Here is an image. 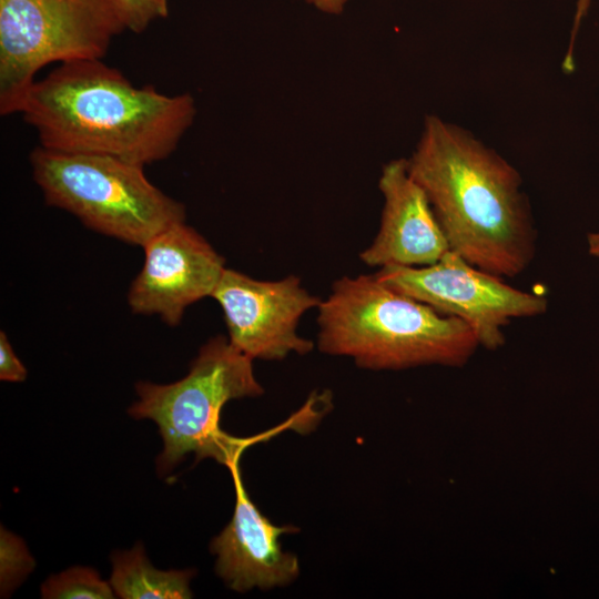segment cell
Masks as SVG:
<instances>
[{"mask_svg": "<svg viewBox=\"0 0 599 599\" xmlns=\"http://www.w3.org/2000/svg\"><path fill=\"white\" fill-rule=\"evenodd\" d=\"M407 165L450 251L502 278L527 270L537 231L511 164L466 130L430 115Z\"/></svg>", "mask_w": 599, "mask_h": 599, "instance_id": "cell-1", "label": "cell"}, {"mask_svg": "<svg viewBox=\"0 0 599 599\" xmlns=\"http://www.w3.org/2000/svg\"><path fill=\"white\" fill-rule=\"evenodd\" d=\"M19 113L42 148L145 166L175 151L196 108L189 93L135 87L102 59H89L60 63L35 80Z\"/></svg>", "mask_w": 599, "mask_h": 599, "instance_id": "cell-2", "label": "cell"}, {"mask_svg": "<svg viewBox=\"0 0 599 599\" xmlns=\"http://www.w3.org/2000/svg\"><path fill=\"white\" fill-rule=\"evenodd\" d=\"M317 347L363 368L461 366L479 347L461 319L382 283L375 274L336 280L317 307Z\"/></svg>", "mask_w": 599, "mask_h": 599, "instance_id": "cell-3", "label": "cell"}, {"mask_svg": "<svg viewBox=\"0 0 599 599\" xmlns=\"http://www.w3.org/2000/svg\"><path fill=\"white\" fill-rule=\"evenodd\" d=\"M135 392L138 399L128 413L158 425L163 440L156 459L161 476L170 474L190 453L195 454L196 461L210 457L227 466L265 437L237 438L220 427L227 402L264 393L253 359L226 336L216 335L202 345L183 378L164 385L138 382Z\"/></svg>", "mask_w": 599, "mask_h": 599, "instance_id": "cell-4", "label": "cell"}, {"mask_svg": "<svg viewBox=\"0 0 599 599\" xmlns=\"http://www.w3.org/2000/svg\"><path fill=\"white\" fill-rule=\"evenodd\" d=\"M32 175L47 204L100 234L143 247L185 222L184 205L149 181L144 165L113 156L34 149Z\"/></svg>", "mask_w": 599, "mask_h": 599, "instance_id": "cell-5", "label": "cell"}, {"mask_svg": "<svg viewBox=\"0 0 599 599\" xmlns=\"http://www.w3.org/2000/svg\"><path fill=\"white\" fill-rule=\"evenodd\" d=\"M123 30L109 0H0V113H19L44 65L102 59Z\"/></svg>", "mask_w": 599, "mask_h": 599, "instance_id": "cell-6", "label": "cell"}, {"mask_svg": "<svg viewBox=\"0 0 599 599\" xmlns=\"http://www.w3.org/2000/svg\"><path fill=\"white\" fill-rule=\"evenodd\" d=\"M375 276L390 288L461 319L473 329L479 346L488 349L505 344L504 328L514 319L542 315L548 309L545 296L516 288L453 251L432 265L386 266Z\"/></svg>", "mask_w": 599, "mask_h": 599, "instance_id": "cell-7", "label": "cell"}, {"mask_svg": "<svg viewBox=\"0 0 599 599\" xmlns=\"http://www.w3.org/2000/svg\"><path fill=\"white\" fill-rule=\"evenodd\" d=\"M211 297L223 312L230 343L252 359L281 361L313 351L314 342L302 337L297 327L322 300L298 276L262 281L225 268Z\"/></svg>", "mask_w": 599, "mask_h": 599, "instance_id": "cell-8", "label": "cell"}, {"mask_svg": "<svg viewBox=\"0 0 599 599\" xmlns=\"http://www.w3.org/2000/svg\"><path fill=\"white\" fill-rule=\"evenodd\" d=\"M144 263L130 285L128 304L135 314L158 315L177 326L185 309L211 297L225 267L224 257L192 226L176 223L144 246Z\"/></svg>", "mask_w": 599, "mask_h": 599, "instance_id": "cell-9", "label": "cell"}, {"mask_svg": "<svg viewBox=\"0 0 599 599\" xmlns=\"http://www.w3.org/2000/svg\"><path fill=\"white\" fill-rule=\"evenodd\" d=\"M226 467L234 483L235 506L231 521L210 545L217 576L238 592L287 586L300 575V562L283 551L280 537L297 528L275 526L258 510L242 481L240 457Z\"/></svg>", "mask_w": 599, "mask_h": 599, "instance_id": "cell-10", "label": "cell"}, {"mask_svg": "<svg viewBox=\"0 0 599 599\" xmlns=\"http://www.w3.org/2000/svg\"><path fill=\"white\" fill-rule=\"evenodd\" d=\"M378 187L384 197L380 224L359 258L370 267H420L437 263L449 244L424 190L408 172L407 159L383 166Z\"/></svg>", "mask_w": 599, "mask_h": 599, "instance_id": "cell-11", "label": "cell"}, {"mask_svg": "<svg viewBox=\"0 0 599 599\" xmlns=\"http://www.w3.org/2000/svg\"><path fill=\"white\" fill-rule=\"evenodd\" d=\"M192 569L160 570L148 559L143 545L112 555L110 585L122 599H187Z\"/></svg>", "mask_w": 599, "mask_h": 599, "instance_id": "cell-12", "label": "cell"}, {"mask_svg": "<svg viewBox=\"0 0 599 599\" xmlns=\"http://www.w3.org/2000/svg\"><path fill=\"white\" fill-rule=\"evenodd\" d=\"M114 595L110 582L88 567L69 568L41 586V597L45 599H112Z\"/></svg>", "mask_w": 599, "mask_h": 599, "instance_id": "cell-13", "label": "cell"}, {"mask_svg": "<svg viewBox=\"0 0 599 599\" xmlns=\"http://www.w3.org/2000/svg\"><path fill=\"white\" fill-rule=\"evenodd\" d=\"M34 560L23 541L1 527L0 586L1 597H8L32 571Z\"/></svg>", "mask_w": 599, "mask_h": 599, "instance_id": "cell-14", "label": "cell"}, {"mask_svg": "<svg viewBox=\"0 0 599 599\" xmlns=\"http://www.w3.org/2000/svg\"><path fill=\"white\" fill-rule=\"evenodd\" d=\"M124 29L143 32L154 20L167 16V0H109Z\"/></svg>", "mask_w": 599, "mask_h": 599, "instance_id": "cell-15", "label": "cell"}, {"mask_svg": "<svg viewBox=\"0 0 599 599\" xmlns=\"http://www.w3.org/2000/svg\"><path fill=\"white\" fill-rule=\"evenodd\" d=\"M27 368L16 355L7 334L0 332V379L20 383L27 377Z\"/></svg>", "mask_w": 599, "mask_h": 599, "instance_id": "cell-16", "label": "cell"}, {"mask_svg": "<svg viewBox=\"0 0 599 599\" xmlns=\"http://www.w3.org/2000/svg\"><path fill=\"white\" fill-rule=\"evenodd\" d=\"M327 13H341L348 0H305Z\"/></svg>", "mask_w": 599, "mask_h": 599, "instance_id": "cell-17", "label": "cell"}, {"mask_svg": "<svg viewBox=\"0 0 599 599\" xmlns=\"http://www.w3.org/2000/svg\"><path fill=\"white\" fill-rule=\"evenodd\" d=\"M588 6H589V0H579L578 1L577 13H576V19H575V26H573V29H572L571 41H570V45L568 48V53H567L568 58H571V55H572L575 37H576V33H577L580 20L582 18V16L586 13V11L588 9Z\"/></svg>", "mask_w": 599, "mask_h": 599, "instance_id": "cell-18", "label": "cell"}, {"mask_svg": "<svg viewBox=\"0 0 599 599\" xmlns=\"http://www.w3.org/2000/svg\"><path fill=\"white\" fill-rule=\"evenodd\" d=\"M587 240L589 253L599 257V232L589 234Z\"/></svg>", "mask_w": 599, "mask_h": 599, "instance_id": "cell-19", "label": "cell"}]
</instances>
